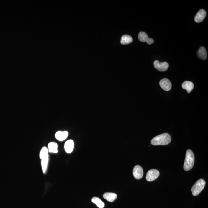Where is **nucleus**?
Segmentation results:
<instances>
[{
	"instance_id": "dca6fc26",
	"label": "nucleus",
	"mask_w": 208,
	"mask_h": 208,
	"mask_svg": "<svg viewBox=\"0 0 208 208\" xmlns=\"http://www.w3.org/2000/svg\"><path fill=\"white\" fill-rule=\"evenodd\" d=\"M133 39L131 36L128 35H124L121 37V43L123 45H128L132 43Z\"/></svg>"
},
{
	"instance_id": "9b49d317",
	"label": "nucleus",
	"mask_w": 208,
	"mask_h": 208,
	"mask_svg": "<svg viewBox=\"0 0 208 208\" xmlns=\"http://www.w3.org/2000/svg\"><path fill=\"white\" fill-rule=\"evenodd\" d=\"M74 143L72 140H69L65 143L64 148L65 152L68 153H71L73 150Z\"/></svg>"
},
{
	"instance_id": "7ed1b4c3",
	"label": "nucleus",
	"mask_w": 208,
	"mask_h": 208,
	"mask_svg": "<svg viewBox=\"0 0 208 208\" xmlns=\"http://www.w3.org/2000/svg\"><path fill=\"white\" fill-rule=\"evenodd\" d=\"M205 181L204 179H200L196 181L191 189L192 195L194 196H197L202 191L205 187Z\"/></svg>"
},
{
	"instance_id": "f8f14e48",
	"label": "nucleus",
	"mask_w": 208,
	"mask_h": 208,
	"mask_svg": "<svg viewBox=\"0 0 208 208\" xmlns=\"http://www.w3.org/2000/svg\"><path fill=\"white\" fill-rule=\"evenodd\" d=\"M197 55L199 58L201 60H206L207 58V53L205 47L203 46L201 47L198 50Z\"/></svg>"
},
{
	"instance_id": "a211bd4d",
	"label": "nucleus",
	"mask_w": 208,
	"mask_h": 208,
	"mask_svg": "<svg viewBox=\"0 0 208 208\" xmlns=\"http://www.w3.org/2000/svg\"><path fill=\"white\" fill-rule=\"evenodd\" d=\"M91 201L99 208H103L105 206L104 203L99 198L93 197L91 199Z\"/></svg>"
},
{
	"instance_id": "9d476101",
	"label": "nucleus",
	"mask_w": 208,
	"mask_h": 208,
	"mask_svg": "<svg viewBox=\"0 0 208 208\" xmlns=\"http://www.w3.org/2000/svg\"><path fill=\"white\" fill-rule=\"evenodd\" d=\"M68 136V132L67 131H58L55 133V138L59 141L65 140Z\"/></svg>"
},
{
	"instance_id": "423d86ee",
	"label": "nucleus",
	"mask_w": 208,
	"mask_h": 208,
	"mask_svg": "<svg viewBox=\"0 0 208 208\" xmlns=\"http://www.w3.org/2000/svg\"><path fill=\"white\" fill-rule=\"evenodd\" d=\"M139 40L142 42H146L148 45H151L154 42V40L152 38H150L145 32H140L138 34Z\"/></svg>"
},
{
	"instance_id": "1a4fd4ad",
	"label": "nucleus",
	"mask_w": 208,
	"mask_h": 208,
	"mask_svg": "<svg viewBox=\"0 0 208 208\" xmlns=\"http://www.w3.org/2000/svg\"><path fill=\"white\" fill-rule=\"evenodd\" d=\"M206 16V12L205 10L203 9H200L196 14L194 18V20L195 22L199 23L203 21Z\"/></svg>"
},
{
	"instance_id": "ddd939ff",
	"label": "nucleus",
	"mask_w": 208,
	"mask_h": 208,
	"mask_svg": "<svg viewBox=\"0 0 208 208\" xmlns=\"http://www.w3.org/2000/svg\"><path fill=\"white\" fill-rule=\"evenodd\" d=\"M103 197L107 201L113 202L117 199V195L113 193L107 192L103 194Z\"/></svg>"
},
{
	"instance_id": "f3484780",
	"label": "nucleus",
	"mask_w": 208,
	"mask_h": 208,
	"mask_svg": "<svg viewBox=\"0 0 208 208\" xmlns=\"http://www.w3.org/2000/svg\"><path fill=\"white\" fill-rule=\"evenodd\" d=\"M41 160V164L43 173L44 174H45L46 173L48 165V163L49 155Z\"/></svg>"
},
{
	"instance_id": "2eb2a0df",
	"label": "nucleus",
	"mask_w": 208,
	"mask_h": 208,
	"mask_svg": "<svg viewBox=\"0 0 208 208\" xmlns=\"http://www.w3.org/2000/svg\"><path fill=\"white\" fill-rule=\"evenodd\" d=\"M49 152L52 153H57L58 152V145L55 142H51L48 145Z\"/></svg>"
},
{
	"instance_id": "20e7f679",
	"label": "nucleus",
	"mask_w": 208,
	"mask_h": 208,
	"mask_svg": "<svg viewBox=\"0 0 208 208\" xmlns=\"http://www.w3.org/2000/svg\"><path fill=\"white\" fill-rule=\"evenodd\" d=\"M160 172L156 169H152L148 171L146 175V180L148 181H152L157 179L159 176Z\"/></svg>"
},
{
	"instance_id": "6ab92c4d",
	"label": "nucleus",
	"mask_w": 208,
	"mask_h": 208,
	"mask_svg": "<svg viewBox=\"0 0 208 208\" xmlns=\"http://www.w3.org/2000/svg\"><path fill=\"white\" fill-rule=\"evenodd\" d=\"M49 151L48 148L46 147H43L41 148V151H40V158L41 159L43 158L46 157L48 155Z\"/></svg>"
},
{
	"instance_id": "0eeeda50",
	"label": "nucleus",
	"mask_w": 208,
	"mask_h": 208,
	"mask_svg": "<svg viewBox=\"0 0 208 208\" xmlns=\"http://www.w3.org/2000/svg\"><path fill=\"white\" fill-rule=\"evenodd\" d=\"M133 175L135 178L138 180L140 179L143 176V168L139 165H137V166H135L133 168Z\"/></svg>"
},
{
	"instance_id": "39448f33",
	"label": "nucleus",
	"mask_w": 208,
	"mask_h": 208,
	"mask_svg": "<svg viewBox=\"0 0 208 208\" xmlns=\"http://www.w3.org/2000/svg\"><path fill=\"white\" fill-rule=\"evenodd\" d=\"M154 66L158 70L160 71H165L168 68L169 65L166 62H160L158 60H155L154 62Z\"/></svg>"
},
{
	"instance_id": "f257e3e1",
	"label": "nucleus",
	"mask_w": 208,
	"mask_h": 208,
	"mask_svg": "<svg viewBox=\"0 0 208 208\" xmlns=\"http://www.w3.org/2000/svg\"><path fill=\"white\" fill-rule=\"evenodd\" d=\"M171 139V136L169 134L164 133L153 138L151 141V143L155 146L165 145L170 143Z\"/></svg>"
},
{
	"instance_id": "f03ea898",
	"label": "nucleus",
	"mask_w": 208,
	"mask_h": 208,
	"mask_svg": "<svg viewBox=\"0 0 208 208\" xmlns=\"http://www.w3.org/2000/svg\"><path fill=\"white\" fill-rule=\"evenodd\" d=\"M195 162V156L192 151L190 150L186 151L184 163V168L185 171H189L192 168Z\"/></svg>"
},
{
	"instance_id": "4468645a",
	"label": "nucleus",
	"mask_w": 208,
	"mask_h": 208,
	"mask_svg": "<svg viewBox=\"0 0 208 208\" xmlns=\"http://www.w3.org/2000/svg\"><path fill=\"white\" fill-rule=\"evenodd\" d=\"M183 89H186L188 93L191 92L194 88V84L192 82L186 81L182 84Z\"/></svg>"
},
{
	"instance_id": "6e6552de",
	"label": "nucleus",
	"mask_w": 208,
	"mask_h": 208,
	"mask_svg": "<svg viewBox=\"0 0 208 208\" xmlns=\"http://www.w3.org/2000/svg\"><path fill=\"white\" fill-rule=\"evenodd\" d=\"M160 86L166 91H169L171 90L172 86L171 83L169 79L166 78L163 79L160 81Z\"/></svg>"
}]
</instances>
